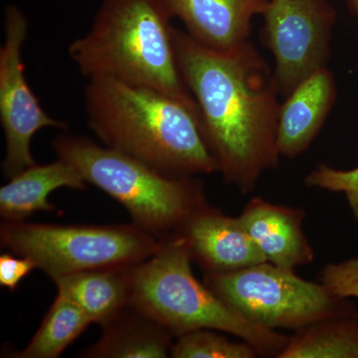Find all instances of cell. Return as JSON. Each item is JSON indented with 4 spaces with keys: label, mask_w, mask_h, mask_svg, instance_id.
Returning <instances> with one entry per match:
<instances>
[{
    "label": "cell",
    "mask_w": 358,
    "mask_h": 358,
    "mask_svg": "<svg viewBox=\"0 0 358 358\" xmlns=\"http://www.w3.org/2000/svg\"><path fill=\"white\" fill-rule=\"evenodd\" d=\"M173 43L218 173L240 192H253L280 159L281 103L273 70L250 40L232 50L217 51L174 27Z\"/></svg>",
    "instance_id": "1"
},
{
    "label": "cell",
    "mask_w": 358,
    "mask_h": 358,
    "mask_svg": "<svg viewBox=\"0 0 358 358\" xmlns=\"http://www.w3.org/2000/svg\"><path fill=\"white\" fill-rule=\"evenodd\" d=\"M85 109L106 147L171 176L218 173L199 113L173 96L113 78L89 79Z\"/></svg>",
    "instance_id": "2"
},
{
    "label": "cell",
    "mask_w": 358,
    "mask_h": 358,
    "mask_svg": "<svg viewBox=\"0 0 358 358\" xmlns=\"http://www.w3.org/2000/svg\"><path fill=\"white\" fill-rule=\"evenodd\" d=\"M164 0H103L91 29L68 48L87 79L108 77L173 96L200 115L179 72Z\"/></svg>",
    "instance_id": "3"
},
{
    "label": "cell",
    "mask_w": 358,
    "mask_h": 358,
    "mask_svg": "<svg viewBox=\"0 0 358 358\" xmlns=\"http://www.w3.org/2000/svg\"><path fill=\"white\" fill-rule=\"evenodd\" d=\"M192 263L185 238L162 240L157 253L131 267L129 305L157 320L176 338L213 329L249 343L259 355L278 357L288 336L258 326L228 307L194 277Z\"/></svg>",
    "instance_id": "4"
},
{
    "label": "cell",
    "mask_w": 358,
    "mask_h": 358,
    "mask_svg": "<svg viewBox=\"0 0 358 358\" xmlns=\"http://www.w3.org/2000/svg\"><path fill=\"white\" fill-rule=\"evenodd\" d=\"M57 159L72 164L87 183L117 200L133 224L159 241L176 236L208 204L195 176H171L86 136L63 134L53 141Z\"/></svg>",
    "instance_id": "5"
},
{
    "label": "cell",
    "mask_w": 358,
    "mask_h": 358,
    "mask_svg": "<svg viewBox=\"0 0 358 358\" xmlns=\"http://www.w3.org/2000/svg\"><path fill=\"white\" fill-rule=\"evenodd\" d=\"M0 244L31 259L52 280L95 268L129 267L148 260L162 241L134 224L56 225L4 221Z\"/></svg>",
    "instance_id": "6"
},
{
    "label": "cell",
    "mask_w": 358,
    "mask_h": 358,
    "mask_svg": "<svg viewBox=\"0 0 358 358\" xmlns=\"http://www.w3.org/2000/svg\"><path fill=\"white\" fill-rule=\"evenodd\" d=\"M204 284L245 319L275 331L298 329L320 320L358 319L350 299L331 293L324 284L307 281L292 268L268 262L225 273H205Z\"/></svg>",
    "instance_id": "7"
},
{
    "label": "cell",
    "mask_w": 358,
    "mask_h": 358,
    "mask_svg": "<svg viewBox=\"0 0 358 358\" xmlns=\"http://www.w3.org/2000/svg\"><path fill=\"white\" fill-rule=\"evenodd\" d=\"M262 16L275 86L286 98L315 71L327 67L336 10L329 0H268Z\"/></svg>",
    "instance_id": "8"
},
{
    "label": "cell",
    "mask_w": 358,
    "mask_h": 358,
    "mask_svg": "<svg viewBox=\"0 0 358 358\" xmlns=\"http://www.w3.org/2000/svg\"><path fill=\"white\" fill-rule=\"evenodd\" d=\"M28 20L22 10L8 4L4 11V40L0 47V122L6 138L2 173L13 178L34 166L31 141L43 128L66 129V122L47 114L26 81L23 45L28 35Z\"/></svg>",
    "instance_id": "9"
},
{
    "label": "cell",
    "mask_w": 358,
    "mask_h": 358,
    "mask_svg": "<svg viewBox=\"0 0 358 358\" xmlns=\"http://www.w3.org/2000/svg\"><path fill=\"white\" fill-rule=\"evenodd\" d=\"M180 235L203 273H225L267 262L238 217L206 204L186 221Z\"/></svg>",
    "instance_id": "10"
},
{
    "label": "cell",
    "mask_w": 358,
    "mask_h": 358,
    "mask_svg": "<svg viewBox=\"0 0 358 358\" xmlns=\"http://www.w3.org/2000/svg\"><path fill=\"white\" fill-rule=\"evenodd\" d=\"M174 18L200 44L229 51L249 41L252 21L263 15L268 0H164Z\"/></svg>",
    "instance_id": "11"
},
{
    "label": "cell",
    "mask_w": 358,
    "mask_h": 358,
    "mask_svg": "<svg viewBox=\"0 0 358 358\" xmlns=\"http://www.w3.org/2000/svg\"><path fill=\"white\" fill-rule=\"evenodd\" d=\"M305 216L303 209L254 197L238 218L267 262L294 270L315 259L313 247L303 230Z\"/></svg>",
    "instance_id": "12"
},
{
    "label": "cell",
    "mask_w": 358,
    "mask_h": 358,
    "mask_svg": "<svg viewBox=\"0 0 358 358\" xmlns=\"http://www.w3.org/2000/svg\"><path fill=\"white\" fill-rule=\"evenodd\" d=\"M336 95L334 73L324 67L303 80L285 98L278 122L280 157L294 159L310 147L333 109Z\"/></svg>",
    "instance_id": "13"
},
{
    "label": "cell",
    "mask_w": 358,
    "mask_h": 358,
    "mask_svg": "<svg viewBox=\"0 0 358 358\" xmlns=\"http://www.w3.org/2000/svg\"><path fill=\"white\" fill-rule=\"evenodd\" d=\"M100 338L80 353L90 358H166L173 336L157 320L129 305L102 324Z\"/></svg>",
    "instance_id": "14"
},
{
    "label": "cell",
    "mask_w": 358,
    "mask_h": 358,
    "mask_svg": "<svg viewBox=\"0 0 358 358\" xmlns=\"http://www.w3.org/2000/svg\"><path fill=\"white\" fill-rule=\"evenodd\" d=\"M82 174L69 162L57 159L28 167L0 188V215L4 221H24L36 211L55 212L48 196L59 188L86 189Z\"/></svg>",
    "instance_id": "15"
},
{
    "label": "cell",
    "mask_w": 358,
    "mask_h": 358,
    "mask_svg": "<svg viewBox=\"0 0 358 358\" xmlns=\"http://www.w3.org/2000/svg\"><path fill=\"white\" fill-rule=\"evenodd\" d=\"M129 267L95 268L54 278L58 294L77 306L100 326L129 305Z\"/></svg>",
    "instance_id": "16"
},
{
    "label": "cell",
    "mask_w": 358,
    "mask_h": 358,
    "mask_svg": "<svg viewBox=\"0 0 358 358\" xmlns=\"http://www.w3.org/2000/svg\"><path fill=\"white\" fill-rule=\"evenodd\" d=\"M277 358H358V319L320 320L298 329Z\"/></svg>",
    "instance_id": "17"
},
{
    "label": "cell",
    "mask_w": 358,
    "mask_h": 358,
    "mask_svg": "<svg viewBox=\"0 0 358 358\" xmlns=\"http://www.w3.org/2000/svg\"><path fill=\"white\" fill-rule=\"evenodd\" d=\"M92 324L88 315L62 294H58L43 322L31 341L20 352L17 358H56L74 343Z\"/></svg>",
    "instance_id": "18"
},
{
    "label": "cell",
    "mask_w": 358,
    "mask_h": 358,
    "mask_svg": "<svg viewBox=\"0 0 358 358\" xmlns=\"http://www.w3.org/2000/svg\"><path fill=\"white\" fill-rule=\"evenodd\" d=\"M258 352L245 341H233L213 329H197L178 336L171 350L173 358H254Z\"/></svg>",
    "instance_id": "19"
},
{
    "label": "cell",
    "mask_w": 358,
    "mask_h": 358,
    "mask_svg": "<svg viewBox=\"0 0 358 358\" xmlns=\"http://www.w3.org/2000/svg\"><path fill=\"white\" fill-rule=\"evenodd\" d=\"M303 181L308 187L343 192L353 217L358 222V167L350 171H341L320 164L306 176Z\"/></svg>",
    "instance_id": "20"
},
{
    "label": "cell",
    "mask_w": 358,
    "mask_h": 358,
    "mask_svg": "<svg viewBox=\"0 0 358 358\" xmlns=\"http://www.w3.org/2000/svg\"><path fill=\"white\" fill-rule=\"evenodd\" d=\"M320 282L339 298H358V258L327 264L320 274Z\"/></svg>",
    "instance_id": "21"
},
{
    "label": "cell",
    "mask_w": 358,
    "mask_h": 358,
    "mask_svg": "<svg viewBox=\"0 0 358 358\" xmlns=\"http://www.w3.org/2000/svg\"><path fill=\"white\" fill-rule=\"evenodd\" d=\"M36 264L31 259L14 256L13 253H2L0 256V286L14 291L20 282L27 277L34 268Z\"/></svg>",
    "instance_id": "22"
},
{
    "label": "cell",
    "mask_w": 358,
    "mask_h": 358,
    "mask_svg": "<svg viewBox=\"0 0 358 358\" xmlns=\"http://www.w3.org/2000/svg\"><path fill=\"white\" fill-rule=\"evenodd\" d=\"M346 4H348V10L355 18L358 25V0H346Z\"/></svg>",
    "instance_id": "23"
}]
</instances>
